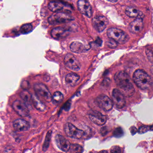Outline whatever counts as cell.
Segmentation results:
<instances>
[{
    "mask_svg": "<svg viewBox=\"0 0 153 153\" xmlns=\"http://www.w3.org/2000/svg\"><path fill=\"white\" fill-rule=\"evenodd\" d=\"M34 89L37 96H40L46 102H50L52 101V95L48 88L44 84L37 83L35 84Z\"/></svg>",
    "mask_w": 153,
    "mask_h": 153,
    "instance_id": "obj_6",
    "label": "cell"
},
{
    "mask_svg": "<svg viewBox=\"0 0 153 153\" xmlns=\"http://www.w3.org/2000/svg\"><path fill=\"white\" fill-rule=\"evenodd\" d=\"M32 104L38 111H44L46 109V105L39 99L36 95H32Z\"/></svg>",
    "mask_w": 153,
    "mask_h": 153,
    "instance_id": "obj_20",
    "label": "cell"
},
{
    "mask_svg": "<svg viewBox=\"0 0 153 153\" xmlns=\"http://www.w3.org/2000/svg\"><path fill=\"white\" fill-rule=\"evenodd\" d=\"M134 83L140 89H148L152 85V80L150 76L143 70L138 69L133 73Z\"/></svg>",
    "mask_w": 153,
    "mask_h": 153,
    "instance_id": "obj_2",
    "label": "cell"
},
{
    "mask_svg": "<svg viewBox=\"0 0 153 153\" xmlns=\"http://www.w3.org/2000/svg\"><path fill=\"white\" fill-rule=\"evenodd\" d=\"M114 136L116 137H120L123 135V131L121 128H116L114 131Z\"/></svg>",
    "mask_w": 153,
    "mask_h": 153,
    "instance_id": "obj_30",
    "label": "cell"
},
{
    "mask_svg": "<svg viewBox=\"0 0 153 153\" xmlns=\"http://www.w3.org/2000/svg\"><path fill=\"white\" fill-rule=\"evenodd\" d=\"M12 108L18 114L22 117H27L30 114V109L24 102L20 100L14 101L12 104Z\"/></svg>",
    "mask_w": 153,
    "mask_h": 153,
    "instance_id": "obj_7",
    "label": "cell"
},
{
    "mask_svg": "<svg viewBox=\"0 0 153 153\" xmlns=\"http://www.w3.org/2000/svg\"><path fill=\"white\" fill-rule=\"evenodd\" d=\"M64 131L66 135L69 137L74 139H79L83 137L85 135L84 131L78 128L70 123H67L64 125Z\"/></svg>",
    "mask_w": 153,
    "mask_h": 153,
    "instance_id": "obj_5",
    "label": "cell"
},
{
    "mask_svg": "<svg viewBox=\"0 0 153 153\" xmlns=\"http://www.w3.org/2000/svg\"><path fill=\"white\" fill-rule=\"evenodd\" d=\"M64 62L66 67L70 69L75 71H78L80 70L81 67L80 63L75 56L71 53H68L66 55Z\"/></svg>",
    "mask_w": 153,
    "mask_h": 153,
    "instance_id": "obj_10",
    "label": "cell"
},
{
    "mask_svg": "<svg viewBox=\"0 0 153 153\" xmlns=\"http://www.w3.org/2000/svg\"><path fill=\"white\" fill-rule=\"evenodd\" d=\"M83 147L78 144L71 145L70 148L68 151L71 153H82L83 152Z\"/></svg>",
    "mask_w": 153,
    "mask_h": 153,
    "instance_id": "obj_26",
    "label": "cell"
},
{
    "mask_svg": "<svg viewBox=\"0 0 153 153\" xmlns=\"http://www.w3.org/2000/svg\"><path fill=\"white\" fill-rule=\"evenodd\" d=\"M125 14L128 16L130 18H140L142 19L144 17V14L138 9L131 6L126 8L125 9Z\"/></svg>",
    "mask_w": 153,
    "mask_h": 153,
    "instance_id": "obj_19",
    "label": "cell"
},
{
    "mask_svg": "<svg viewBox=\"0 0 153 153\" xmlns=\"http://www.w3.org/2000/svg\"><path fill=\"white\" fill-rule=\"evenodd\" d=\"M63 98V94L60 92L57 91L52 96V101L55 104H59L62 102Z\"/></svg>",
    "mask_w": 153,
    "mask_h": 153,
    "instance_id": "obj_24",
    "label": "cell"
},
{
    "mask_svg": "<svg viewBox=\"0 0 153 153\" xmlns=\"http://www.w3.org/2000/svg\"><path fill=\"white\" fill-rule=\"evenodd\" d=\"M112 99L113 103L118 109H122L126 104L124 96L117 88L113 90Z\"/></svg>",
    "mask_w": 153,
    "mask_h": 153,
    "instance_id": "obj_11",
    "label": "cell"
},
{
    "mask_svg": "<svg viewBox=\"0 0 153 153\" xmlns=\"http://www.w3.org/2000/svg\"><path fill=\"white\" fill-rule=\"evenodd\" d=\"M1 0H0V1H1Z\"/></svg>",
    "mask_w": 153,
    "mask_h": 153,
    "instance_id": "obj_36",
    "label": "cell"
},
{
    "mask_svg": "<svg viewBox=\"0 0 153 153\" xmlns=\"http://www.w3.org/2000/svg\"><path fill=\"white\" fill-rule=\"evenodd\" d=\"M111 152L112 153H121L122 151L120 147L118 146H114L111 148Z\"/></svg>",
    "mask_w": 153,
    "mask_h": 153,
    "instance_id": "obj_31",
    "label": "cell"
},
{
    "mask_svg": "<svg viewBox=\"0 0 153 153\" xmlns=\"http://www.w3.org/2000/svg\"><path fill=\"white\" fill-rule=\"evenodd\" d=\"M51 1H55V0H51Z\"/></svg>",
    "mask_w": 153,
    "mask_h": 153,
    "instance_id": "obj_35",
    "label": "cell"
},
{
    "mask_svg": "<svg viewBox=\"0 0 153 153\" xmlns=\"http://www.w3.org/2000/svg\"><path fill=\"white\" fill-rule=\"evenodd\" d=\"M146 53L147 56L149 59L150 61V62L152 63L153 62V54H152V51H150V50H147Z\"/></svg>",
    "mask_w": 153,
    "mask_h": 153,
    "instance_id": "obj_32",
    "label": "cell"
},
{
    "mask_svg": "<svg viewBox=\"0 0 153 153\" xmlns=\"http://www.w3.org/2000/svg\"><path fill=\"white\" fill-rule=\"evenodd\" d=\"M114 81L119 88V90L127 97H131L134 94L135 90L131 83L129 76L124 71H120L116 73Z\"/></svg>",
    "mask_w": 153,
    "mask_h": 153,
    "instance_id": "obj_1",
    "label": "cell"
},
{
    "mask_svg": "<svg viewBox=\"0 0 153 153\" xmlns=\"http://www.w3.org/2000/svg\"><path fill=\"white\" fill-rule=\"evenodd\" d=\"M91 46L90 45H85L78 41L73 42L70 45V50L72 52L80 53L88 51L90 50Z\"/></svg>",
    "mask_w": 153,
    "mask_h": 153,
    "instance_id": "obj_16",
    "label": "cell"
},
{
    "mask_svg": "<svg viewBox=\"0 0 153 153\" xmlns=\"http://www.w3.org/2000/svg\"><path fill=\"white\" fill-rule=\"evenodd\" d=\"M108 132L107 129L105 127H103L101 130V133L102 136H105Z\"/></svg>",
    "mask_w": 153,
    "mask_h": 153,
    "instance_id": "obj_33",
    "label": "cell"
},
{
    "mask_svg": "<svg viewBox=\"0 0 153 153\" xmlns=\"http://www.w3.org/2000/svg\"><path fill=\"white\" fill-rule=\"evenodd\" d=\"M70 33V30L63 27L53 28L51 32V35L55 40H60L67 37Z\"/></svg>",
    "mask_w": 153,
    "mask_h": 153,
    "instance_id": "obj_14",
    "label": "cell"
},
{
    "mask_svg": "<svg viewBox=\"0 0 153 153\" xmlns=\"http://www.w3.org/2000/svg\"><path fill=\"white\" fill-rule=\"evenodd\" d=\"M88 116L90 120L97 125L102 126L106 123V116L97 111H92Z\"/></svg>",
    "mask_w": 153,
    "mask_h": 153,
    "instance_id": "obj_13",
    "label": "cell"
},
{
    "mask_svg": "<svg viewBox=\"0 0 153 153\" xmlns=\"http://www.w3.org/2000/svg\"><path fill=\"white\" fill-rule=\"evenodd\" d=\"M79 10L81 14L88 18L92 17V7L90 3L86 0H79L77 2Z\"/></svg>",
    "mask_w": 153,
    "mask_h": 153,
    "instance_id": "obj_12",
    "label": "cell"
},
{
    "mask_svg": "<svg viewBox=\"0 0 153 153\" xmlns=\"http://www.w3.org/2000/svg\"><path fill=\"white\" fill-rule=\"evenodd\" d=\"M13 126L14 129L17 131H25L28 130L30 127L28 122L23 119H16L14 121Z\"/></svg>",
    "mask_w": 153,
    "mask_h": 153,
    "instance_id": "obj_18",
    "label": "cell"
},
{
    "mask_svg": "<svg viewBox=\"0 0 153 153\" xmlns=\"http://www.w3.org/2000/svg\"><path fill=\"white\" fill-rule=\"evenodd\" d=\"M56 145L59 149L63 152H68L70 148L69 141L60 134H57L55 137Z\"/></svg>",
    "mask_w": 153,
    "mask_h": 153,
    "instance_id": "obj_15",
    "label": "cell"
},
{
    "mask_svg": "<svg viewBox=\"0 0 153 153\" xmlns=\"http://www.w3.org/2000/svg\"><path fill=\"white\" fill-rule=\"evenodd\" d=\"M96 101L98 106L105 111H109L112 109L113 106L112 100L105 95H100L97 98Z\"/></svg>",
    "mask_w": 153,
    "mask_h": 153,
    "instance_id": "obj_9",
    "label": "cell"
},
{
    "mask_svg": "<svg viewBox=\"0 0 153 153\" xmlns=\"http://www.w3.org/2000/svg\"><path fill=\"white\" fill-rule=\"evenodd\" d=\"M107 36L109 38L113 39L118 43L123 44L128 42L129 37L125 32L117 28H110L107 32Z\"/></svg>",
    "mask_w": 153,
    "mask_h": 153,
    "instance_id": "obj_3",
    "label": "cell"
},
{
    "mask_svg": "<svg viewBox=\"0 0 153 153\" xmlns=\"http://www.w3.org/2000/svg\"><path fill=\"white\" fill-rule=\"evenodd\" d=\"M79 79V76L76 73L71 72V73H69L66 76L65 81L68 85L71 86H74L77 83Z\"/></svg>",
    "mask_w": 153,
    "mask_h": 153,
    "instance_id": "obj_21",
    "label": "cell"
},
{
    "mask_svg": "<svg viewBox=\"0 0 153 153\" xmlns=\"http://www.w3.org/2000/svg\"><path fill=\"white\" fill-rule=\"evenodd\" d=\"M33 26L30 24L23 25L20 28V31L22 34H27L33 31Z\"/></svg>",
    "mask_w": 153,
    "mask_h": 153,
    "instance_id": "obj_27",
    "label": "cell"
},
{
    "mask_svg": "<svg viewBox=\"0 0 153 153\" xmlns=\"http://www.w3.org/2000/svg\"><path fill=\"white\" fill-rule=\"evenodd\" d=\"M20 97L25 102V103L27 105L28 108H29V107H32L31 105L32 103V95L27 90L23 91L20 94Z\"/></svg>",
    "mask_w": 153,
    "mask_h": 153,
    "instance_id": "obj_23",
    "label": "cell"
},
{
    "mask_svg": "<svg viewBox=\"0 0 153 153\" xmlns=\"http://www.w3.org/2000/svg\"><path fill=\"white\" fill-rule=\"evenodd\" d=\"M152 130V125L151 126H142L140 127L138 129V132L140 134L145 133L149 131Z\"/></svg>",
    "mask_w": 153,
    "mask_h": 153,
    "instance_id": "obj_28",
    "label": "cell"
},
{
    "mask_svg": "<svg viewBox=\"0 0 153 153\" xmlns=\"http://www.w3.org/2000/svg\"><path fill=\"white\" fill-rule=\"evenodd\" d=\"M144 26L143 19L140 18L133 20L129 25V30L133 34H138L142 31Z\"/></svg>",
    "mask_w": 153,
    "mask_h": 153,
    "instance_id": "obj_17",
    "label": "cell"
},
{
    "mask_svg": "<svg viewBox=\"0 0 153 153\" xmlns=\"http://www.w3.org/2000/svg\"><path fill=\"white\" fill-rule=\"evenodd\" d=\"M52 133V132L50 130L47 132V134H46L42 148L43 151H45V152L48 149L49 146H50V142H51V139Z\"/></svg>",
    "mask_w": 153,
    "mask_h": 153,
    "instance_id": "obj_25",
    "label": "cell"
},
{
    "mask_svg": "<svg viewBox=\"0 0 153 153\" xmlns=\"http://www.w3.org/2000/svg\"><path fill=\"white\" fill-rule=\"evenodd\" d=\"M48 7L51 11L56 12L62 10L64 8V5L61 1H52L49 3Z\"/></svg>",
    "mask_w": 153,
    "mask_h": 153,
    "instance_id": "obj_22",
    "label": "cell"
},
{
    "mask_svg": "<svg viewBox=\"0 0 153 153\" xmlns=\"http://www.w3.org/2000/svg\"><path fill=\"white\" fill-rule=\"evenodd\" d=\"M74 18L67 13H59L53 14L48 19V22L51 25H57L71 22Z\"/></svg>",
    "mask_w": 153,
    "mask_h": 153,
    "instance_id": "obj_4",
    "label": "cell"
},
{
    "mask_svg": "<svg viewBox=\"0 0 153 153\" xmlns=\"http://www.w3.org/2000/svg\"><path fill=\"white\" fill-rule=\"evenodd\" d=\"M106 45L109 48H111V49H114V48H116V47H117L118 43L116 42L115 41H114L113 39L110 38V39L106 42Z\"/></svg>",
    "mask_w": 153,
    "mask_h": 153,
    "instance_id": "obj_29",
    "label": "cell"
},
{
    "mask_svg": "<svg viewBox=\"0 0 153 153\" xmlns=\"http://www.w3.org/2000/svg\"><path fill=\"white\" fill-rule=\"evenodd\" d=\"M108 24V19L104 16H97L92 19L93 27L99 33H102L106 28Z\"/></svg>",
    "mask_w": 153,
    "mask_h": 153,
    "instance_id": "obj_8",
    "label": "cell"
},
{
    "mask_svg": "<svg viewBox=\"0 0 153 153\" xmlns=\"http://www.w3.org/2000/svg\"><path fill=\"white\" fill-rule=\"evenodd\" d=\"M110 2H112V3H116L118 1V0H107Z\"/></svg>",
    "mask_w": 153,
    "mask_h": 153,
    "instance_id": "obj_34",
    "label": "cell"
}]
</instances>
